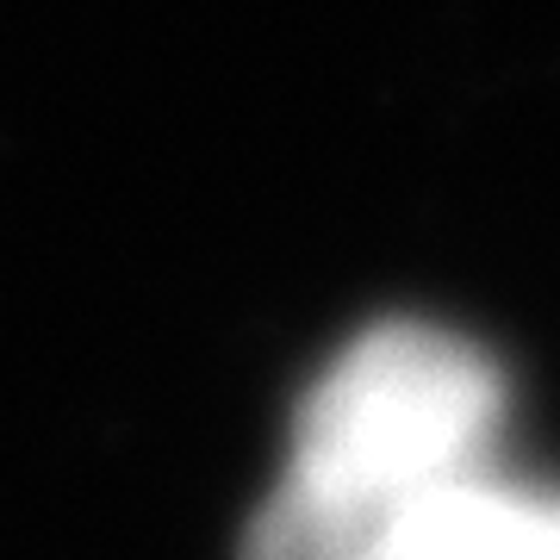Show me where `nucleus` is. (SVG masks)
I'll return each mask as SVG.
<instances>
[{
    "label": "nucleus",
    "instance_id": "1",
    "mask_svg": "<svg viewBox=\"0 0 560 560\" xmlns=\"http://www.w3.org/2000/svg\"><path fill=\"white\" fill-rule=\"evenodd\" d=\"M499 430V361L442 324L386 318L312 381L280 486L381 529L405 504L492 467Z\"/></svg>",
    "mask_w": 560,
    "mask_h": 560
},
{
    "label": "nucleus",
    "instance_id": "2",
    "mask_svg": "<svg viewBox=\"0 0 560 560\" xmlns=\"http://www.w3.org/2000/svg\"><path fill=\"white\" fill-rule=\"evenodd\" d=\"M355 560H560V492L492 460L368 529Z\"/></svg>",
    "mask_w": 560,
    "mask_h": 560
},
{
    "label": "nucleus",
    "instance_id": "3",
    "mask_svg": "<svg viewBox=\"0 0 560 560\" xmlns=\"http://www.w3.org/2000/svg\"><path fill=\"white\" fill-rule=\"evenodd\" d=\"M361 536H368L361 523L300 499L293 486H275V499L261 504L243 536V560H355Z\"/></svg>",
    "mask_w": 560,
    "mask_h": 560
}]
</instances>
